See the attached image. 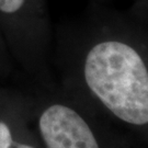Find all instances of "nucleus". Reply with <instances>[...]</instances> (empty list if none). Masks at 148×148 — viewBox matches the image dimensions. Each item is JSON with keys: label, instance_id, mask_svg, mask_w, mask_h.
I'll return each instance as SVG.
<instances>
[{"label": "nucleus", "instance_id": "obj_1", "mask_svg": "<svg viewBox=\"0 0 148 148\" xmlns=\"http://www.w3.org/2000/svg\"><path fill=\"white\" fill-rule=\"evenodd\" d=\"M68 32L79 46L86 91L117 119L148 123V65L134 41L137 19L92 8Z\"/></svg>", "mask_w": 148, "mask_h": 148}, {"label": "nucleus", "instance_id": "obj_2", "mask_svg": "<svg viewBox=\"0 0 148 148\" xmlns=\"http://www.w3.org/2000/svg\"><path fill=\"white\" fill-rule=\"evenodd\" d=\"M0 30L18 71L35 89H49L52 27L46 0H0Z\"/></svg>", "mask_w": 148, "mask_h": 148}, {"label": "nucleus", "instance_id": "obj_3", "mask_svg": "<svg viewBox=\"0 0 148 148\" xmlns=\"http://www.w3.org/2000/svg\"><path fill=\"white\" fill-rule=\"evenodd\" d=\"M31 114L44 148H100L88 121L71 104L32 93Z\"/></svg>", "mask_w": 148, "mask_h": 148}, {"label": "nucleus", "instance_id": "obj_4", "mask_svg": "<svg viewBox=\"0 0 148 148\" xmlns=\"http://www.w3.org/2000/svg\"><path fill=\"white\" fill-rule=\"evenodd\" d=\"M31 106L29 89L0 87V148H40L31 128Z\"/></svg>", "mask_w": 148, "mask_h": 148}, {"label": "nucleus", "instance_id": "obj_5", "mask_svg": "<svg viewBox=\"0 0 148 148\" xmlns=\"http://www.w3.org/2000/svg\"><path fill=\"white\" fill-rule=\"evenodd\" d=\"M16 73H19L18 68L11 57L10 52L7 47L3 35L0 30V77L9 78Z\"/></svg>", "mask_w": 148, "mask_h": 148}]
</instances>
